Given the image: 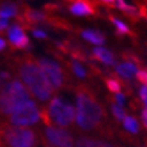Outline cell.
I'll return each mask as SVG.
<instances>
[{"mask_svg":"<svg viewBox=\"0 0 147 147\" xmlns=\"http://www.w3.org/2000/svg\"><path fill=\"white\" fill-rule=\"evenodd\" d=\"M76 122L83 130H92L100 126L105 119V110L94 93L86 86L77 87Z\"/></svg>","mask_w":147,"mask_h":147,"instance_id":"obj_1","label":"cell"},{"mask_svg":"<svg viewBox=\"0 0 147 147\" xmlns=\"http://www.w3.org/2000/svg\"><path fill=\"white\" fill-rule=\"evenodd\" d=\"M17 71L23 80V84L35 98H37L40 102H47L53 98L54 87L40 67L37 60L28 56L23 57L18 63Z\"/></svg>","mask_w":147,"mask_h":147,"instance_id":"obj_2","label":"cell"},{"mask_svg":"<svg viewBox=\"0 0 147 147\" xmlns=\"http://www.w3.org/2000/svg\"><path fill=\"white\" fill-rule=\"evenodd\" d=\"M76 109L60 97H53L49 104L41 110V120L47 127H68L76 121Z\"/></svg>","mask_w":147,"mask_h":147,"instance_id":"obj_3","label":"cell"},{"mask_svg":"<svg viewBox=\"0 0 147 147\" xmlns=\"http://www.w3.org/2000/svg\"><path fill=\"white\" fill-rule=\"evenodd\" d=\"M30 99V91L22 82L17 79L7 82L0 89V114L11 115L19 105Z\"/></svg>","mask_w":147,"mask_h":147,"instance_id":"obj_4","label":"cell"},{"mask_svg":"<svg viewBox=\"0 0 147 147\" xmlns=\"http://www.w3.org/2000/svg\"><path fill=\"white\" fill-rule=\"evenodd\" d=\"M0 136L9 147H35L38 144V134L26 127H0Z\"/></svg>","mask_w":147,"mask_h":147,"instance_id":"obj_5","label":"cell"},{"mask_svg":"<svg viewBox=\"0 0 147 147\" xmlns=\"http://www.w3.org/2000/svg\"><path fill=\"white\" fill-rule=\"evenodd\" d=\"M41 117V111L37 104L32 100H28L19 105L9 117V123L16 127L32 126L38 122Z\"/></svg>","mask_w":147,"mask_h":147,"instance_id":"obj_6","label":"cell"},{"mask_svg":"<svg viewBox=\"0 0 147 147\" xmlns=\"http://www.w3.org/2000/svg\"><path fill=\"white\" fill-rule=\"evenodd\" d=\"M37 62L40 65V67L42 68V71L45 72L49 83L54 87V90L63 89L66 84H67V77H66L61 66L56 61L48 57H40L37 59Z\"/></svg>","mask_w":147,"mask_h":147,"instance_id":"obj_7","label":"cell"},{"mask_svg":"<svg viewBox=\"0 0 147 147\" xmlns=\"http://www.w3.org/2000/svg\"><path fill=\"white\" fill-rule=\"evenodd\" d=\"M42 141L49 144L51 147H74V138L72 133L60 127H46Z\"/></svg>","mask_w":147,"mask_h":147,"instance_id":"obj_8","label":"cell"},{"mask_svg":"<svg viewBox=\"0 0 147 147\" xmlns=\"http://www.w3.org/2000/svg\"><path fill=\"white\" fill-rule=\"evenodd\" d=\"M7 36L11 46L14 48H26L29 46L28 36L23 32V28L19 25H12L7 31Z\"/></svg>","mask_w":147,"mask_h":147,"instance_id":"obj_9","label":"cell"},{"mask_svg":"<svg viewBox=\"0 0 147 147\" xmlns=\"http://www.w3.org/2000/svg\"><path fill=\"white\" fill-rule=\"evenodd\" d=\"M69 10L77 16H86V14L94 13V7L89 0H73Z\"/></svg>","mask_w":147,"mask_h":147,"instance_id":"obj_10","label":"cell"},{"mask_svg":"<svg viewBox=\"0 0 147 147\" xmlns=\"http://www.w3.org/2000/svg\"><path fill=\"white\" fill-rule=\"evenodd\" d=\"M115 69H116L117 74L123 79H131L134 76H136V73H138V67L135 66V63H133L131 61H126L123 63L117 65Z\"/></svg>","mask_w":147,"mask_h":147,"instance_id":"obj_11","label":"cell"},{"mask_svg":"<svg viewBox=\"0 0 147 147\" xmlns=\"http://www.w3.org/2000/svg\"><path fill=\"white\" fill-rule=\"evenodd\" d=\"M92 54H93L94 59H97L98 61L105 63L108 66L115 65V56H114V54L111 53V51H109L108 49H105V48H103V47L93 48Z\"/></svg>","mask_w":147,"mask_h":147,"instance_id":"obj_12","label":"cell"},{"mask_svg":"<svg viewBox=\"0 0 147 147\" xmlns=\"http://www.w3.org/2000/svg\"><path fill=\"white\" fill-rule=\"evenodd\" d=\"M82 36H83V38L87 40L91 43H94V45H102L104 42V36L100 32L94 31V30H84L82 31Z\"/></svg>","mask_w":147,"mask_h":147,"instance_id":"obj_13","label":"cell"},{"mask_svg":"<svg viewBox=\"0 0 147 147\" xmlns=\"http://www.w3.org/2000/svg\"><path fill=\"white\" fill-rule=\"evenodd\" d=\"M17 14V6L14 4L7 3L0 7V19H7Z\"/></svg>","mask_w":147,"mask_h":147,"instance_id":"obj_14","label":"cell"},{"mask_svg":"<svg viewBox=\"0 0 147 147\" xmlns=\"http://www.w3.org/2000/svg\"><path fill=\"white\" fill-rule=\"evenodd\" d=\"M123 126L126 128V130L133 134H136L139 131V123L133 116H126V119L123 120Z\"/></svg>","mask_w":147,"mask_h":147,"instance_id":"obj_15","label":"cell"},{"mask_svg":"<svg viewBox=\"0 0 147 147\" xmlns=\"http://www.w3.org/2000/svg\"><path fill=\"white\" fill-rule=\"evenodd\" d=\"M96 144H97V140H94V139L90 136L83 135L78 138V140L76 142V147H96Z\"/></svg>","mask_w":147,"mask_h":147,"instance_id":"obj_16","label":"cell"},{"mask_svg":"<svg viewBox=\"0 0 147 147\" xmlns=\"http://www.w3.org/2000/svg\"><path fill=\"white\" fill-rule=\"evenodd\" d=\"M105 85L108 87L109 91L114 92L115 94L116 93H120L121 89H122V85H121V82L117 79H114V78H108L105 79Z\"/></svg>","mask_w":147,"mask_h":147,"instance_id":"obj_17","label":"cell"},{"mask_svg":"<svg viewBox=\"0 0 147 147\" xmlns=\"http://www.w3.org/2000/svg\"><path fill=\"white\" fill-rule=\"evenodd\" d=\"M111 113L114 115V117L117 120V121H123L126 119V111H124V109L122 107H120L119 104H116V103H113L111 104Z\"/></svg>","mask_w":147,"mask_h":147,"instance_id":"obj_18","label":"cell"},{"mask_svg":"<svg viewBox=\"0 0 147 147\" xmlns=\"http://www.w3.org/2000/svg\"><path fill=\"white\" fill-rule=\"evenodd\" d=\"M71 68H72L73 73H74V74H76L77 77H79V78H85L86 74H87L86 69H85L78 61H72V62H71Z\"/></svg>","mask_w":147,"mask_h":147,"instance_id":"obj_19","label":"cell"},{"mask_svg":"<svg viewBox=\"0 0 147 147\" xmlns=\"http://www.w3.org/2000/svg\"><path fill=\"white\" fill-rule=\"evenodd\" d=\"M111 18V22L115 24L116 29H117V34L119 35H123V34H129V28L123 23V22H121L120 19H117L115 17H110Z\"/></svg>","mask_w":147,"mask_h":147,"instance_id":"obj_20","label":"cell"},{"mask_svg":"<svg viewBox=\"0 0 147 147\" xmlns=\"http://www.w3.org/2000/svg\"><path fill=\"white\" fill-rule=\"evenodd\" d=\"M139 96H140V99L144 103L145 108L147 109V86L144 85L140 87V90H139Z\"/></svg>","mask_w":147,"mask_h":147,"instance_id":"obj_21","label":"cell"},{"mask_svg":"<svg viewBox=\"0 0 147 147\" xmlns=\"http://www.w3.org/2000/svg\"><path fill=\"white\" fill-rule=\"evenodd\" d=\"M114 100L116 104H119L120 107H122L124 104V102H126V98H124V94L123 93H116L115 96H114Z\"/></svg>","mask_w":147,"mask_h":147,"instance_id":"obj_22","label":"cell"},{"mask_svg":"<svg viewBox=\"0 0 147 147\" xmlns=\"http://www.w3.org/2000/svg\"><path fill=\"white\" fill-rule=\"evenodd\" d=\"M32 34H34L35 37H37V38H46V36H47L46 32L43 30H41V29H34Z\"/></svg>","mask_w":147,"mask_h":147,"instance_id":"obj_23","label":"cell"},{"mask_svg":"<svg viewBox=\"0 0 147 147\" xmlns=\"http://www.w3.org/2000/svg\"><path fill=\"white\" fill-rule=\"evenodd\" d=\"M141 121H142L144 127L147 129V109L146 108L141 111Z\"/></svg>","mask_w":147,"mask_h":147,"instance_id":"obj_24","label":"cell"},{"mask_svg":"<svg viewBox=\"0 0 147 147\" xmlns=\"http://www.w3.org/2000/svg\"><path fill=\"white\" fill-rule=\"evenodd\" d=\"M96 147H115V146H114V145H111V144H109V142H105V141L97 140Z\"/></svg>","mask_w":147,"mask_h":147,"instance_id":"obj_25","label":"cell"},{"mask_svg":"<svg viewBox=\"0 0 147 147\" xmlns=\"http://www.w3.org/2000/svg\"><path fill=\"white\" fill-rule=\"evenodd\" d=\"M7 26H9V22H7V19H0V32L4 31Z\"/></svg>","mask_w":147,"mask_h":147,"instance_id":"obj_26","label":"cell"},{"mask_svg":"<svg viewBox=\"0 0 147 147\" xmlns=\"http://www.w3.org/2000/svg\"><path fill=\"white\" fill-rule=\"evenodd\" d=\"M0 78H1V79H9L10 74H9V73H6V72H1V73H0Z\"/></svg>","mask_w":147,"mask_h":147,"instance_id":"obj_27","label":"cell"},{"mask_svg":"<svg viewBox=\"0 0 147 147\" xmlns=\"http://www.w3.org/2000/svg\"><path fill=\"white\" fill-rule=\"evenodd\" d=\"M5 46H6V42L4 41V38L0 37V50H3L5 48Z\"/></svg>","mask_w":147,"mask_h":147,"instance_id":"obj_28","label":"cell"},{"mask_svg":"<svg viewBox=\"0 0 147 147\" xmlns=\"http://www.w3.org/2000/svg\"><path fill=\"white\" fill-rule=\"evenodd\" d=\"M102 1L105 4H113V3H115V0H102Z\"/></svg>","mask_w":147,"mask_h":147,"instance_id":"obj_29","label":"cell"}]
</instances>
